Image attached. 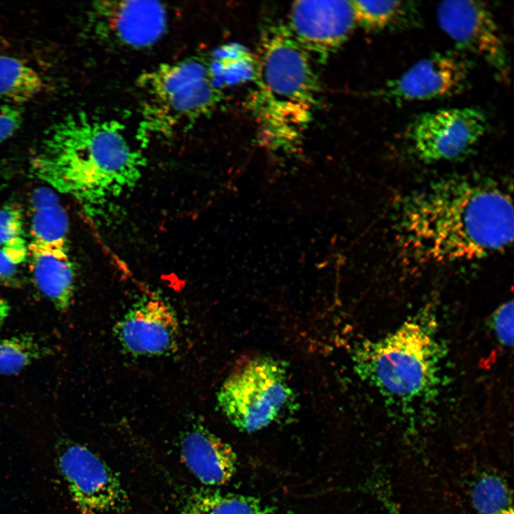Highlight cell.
<instances>
[{
    "label": "cell",
    "mask_w": 514,
    "mask_h": 514,
    "mask_svg": "<svg viewBox=\"0 0 514 514\" xmlns=\"http://www.w3.org/2000/svg\"><path fill=\"white\" fill-rule=\"evenodd\" d=\"M509 189L490 178L441 179L406 196L396 227L401 246L422 263L480 260L513 239Z\"/></svg>",
    "instance_id": "cell-1"
},
{
    "label": "cell",
    "mask_w": 514,
    "mask_h": 514,
    "mask_svg": "<svg viewBox=\"0 0 514 514\" xmlns=\"http://www.w3.org/2000/svg\"><path fill=\"white\" fill-rule=\"evenodd\" d=\"M143 166L121 124L84 112L53 124L31 160L34 176L72 197L91 220L136 185Z\"/></svg>",
    "instance_id": "cell-2"
},
{
    "label": "cell",
    "mask_w": 514,
    "mask_h": 514,
    "mask_svg": "<svg viewBox=\"0 0 514 514\" xmlns=\"http://www.w3.org/2000/svg\"><path fill=\"white\" fill-rule=\"evenodd\" d=\"M255 80L250 104L263 139L277 146L297 142L311 119L317 83L309 56L286 26L263 35Z\"/></svg>",
    "instance_id": "cell-3"
},
{
    "label": "cell",
    "mask_w": 514,
    "mask_h": 514,
    "mask_svg": "<svg viewBox=\"0 0 514 514\" xmlns=\"http://www.w3.org/2000/svg\"><path fill=\"white\" fill-rule=\"evenodd\" d=\"M351 356L359 377L383 396L412 403L435 388L443 353L433 321L421 315L381 339L360 343Z\"/></svg>",
    "instance_id": "cell-4"
},
{
    "label": "cell",
    "mask_w": 514,
    "mask_h": 514,
    "mask_svg": "<svg viewBox=\"0 0 514 514\" xmlns=\"http://www.w3.org/2000/svg\"><path fill=\"white\" fill-rule=\"evenodd\" d=\"M145 132L168 133L208 114L221 99L208 65L194 59L163 64L143 73Z\"/></svg>",
    "instance_id": "cell-5"
},
{
    "label": "cell",
    "mask_w": 514,
    "mask_h": 514,
    "mask_svg": "<svg viewBox=\"0 0 514 514\" xmlns=\"http://www.w3.org/2000/svg\"><path fill=\"white\" fill-rule=\"evenodd\" d=\"M217 400L228 420L248 433L267 427L296 405L286 363L267 356L253 358L232 372Z\"/></svg>",
    "instance_id": "cell-6"
},
{
    "label": "cell",
    "mask_w": 514,
    "mask_h": 514,
    "mask_svg": "<svg viewBox=\"0 0 514 514\" xmlns=\"http://www.w3.org/2000/svg\"><path fill=\"white\" fill-rule=\"evenodd\" d=\"M488 124L473 107L450 108L418 116L409 126L407 139L413 153L427 163L461 158L485 135Z\"/></svg>",
    "instance_id": "cell-7"
},
{
    "label": "cell",
    "mask_w": 514,
    "mask_h": 514,
    "mask_svg": "<svg viewBox=\"0 0 514 514\" xmlns=\"http://www.w3.org/2000/svg\"><path fill=\"white\" fill-rule=\"evenodd\" d=\"M57 463L69 494L81 514L119 512L127 495L114 471L86 447L71 442L58 448Z\"/></svg>",
    "instance_id": "cell-8"
},
{
    "label": "cell",
    "mask_w": 514,
    "mask_h": 514,
    "mask_svg": "<svg viewBox=\"0 0 514 514\" xmlns=\"http://www.w3.org/2000/svg\"><path fill=\"white\" fill-rule=\"evenodd\" d=\"M436 14L440 28L459 48L481 58L498 76H507L505 44L494 16L484 3L445 1L439 4Z\"/></svg>",
    "instance_id": "cell-9"
},
{
    "label": "cell",
    "mask_w": 514,
    "mask_h": 514,
    "mask_svg": "<svg viewBox=\"0 0 514 514\" xmlns=\"http://www.w3.org/2000/svg\"><path fill=\"white\" fill-rule=\"evenodd\" d=\"M89 19L98 38L131 49L152 46L168 25L166 8L156 1H96Z\"/></svg>",
    "instance_id": "cell-10"
},
{
    "label": "cell",
    "mask_w": 514,
    "mask_h": 514,
    "mask_svg": "<svg viewBox=\"0 0 514 514\" xmlns=\"http://www.w3.org/2000/svg\"><path fill=\"white\" fill-rule=\"evenodd\" d=\"M470 70L469 61L462 54L434 53L388 81L378 94L396 103L453 96L468 86Z\"/></svg>",
    "instance_id": "cell-11"
},
{
    "label": "cell",
    "mask_w": 514,
    "mask_h": 514,
    "mask_svg": "<svg viewBox=\"0 0 514 514\" xmlns=\"http://www.w3.org/2000/svg\"><path fill=\"white\" fill-rule=\"evenodd\" d=\"M356 23L351 1H298L287 29L308 54L325 61L346 41Z\"/></svg>",
    "instance_id": "cell-12"
},
{
    "label": "cell",
    "mask_w": 514,
    "mask_h": 514,
    "mask_svg": "<svg viewBox=\"0 0 514 514\" xmlns=\"http://www.w3.org/2000/svg\"><path fill=\"white\" fill-rule=\"evenodd\" d=\"M121 347L131 355L161 356L177 348L179 323L176 312L158 297L136 303L114 328Z\"/></svg>",
    "instance_id": "cell-13"
},
{
    "label": "cell",
    "mask_w": 514,
    "mask_h": 514,
    "mask_svg": "<svg viewBox=\"0 0 514 514\" xmlns=\"http://www.w3.org/2000/svg\"><path fill=\"white\" fill-rule=\"evenodd\" d=\"M181 453L186 465L204 485H224L236 470L237 456L231 445L201 425L185 433Z\"/></svg>",
    "instance_id": "cell-14"
},
{
    "label": "cell",
    "mask_w": 514,
    "mask_h": 514,
    "mask_svg": "<svg viewBox=\"0 0 514 514\" xmlns=\"http://www.w3.org/2000/svg\"><path fill=\"white\" fill-rule=\"evenodd\" d=\"M28 250L36 288L58 311H66L74 295L76 276L68 243L31 241Z\"/></svg>",
    "instance_id": "cell-15"
},
{
    "label": "cell",
    "mask_w": 514,
    "mask_h": 514,
    "mask_svg": "<svg viewBox=\"0 0 514 514\" xmlns=\"http://www.w3.org/2000/svg\"><path fill=\"white\" fill-rule=\"evenodd\" d=\"M30 213L32 241L67 243L68 215L54 190L44 186L36 188L31 197Z\"/></svg>",
    "instance_id": "cell-16"
},
{
    "label": "cell",
    "mask_w": 514,
    "mask_h": 514,
    "mask_svg": "<svg viewBox=\"0 0 514 514\" xmlns=\"http://www.w3.org/2000/svg\"><path fill=\"white\" fill-rule=\"evenodd\" d=\"M182 514H271V508L253 496L206 488L189 496Z\"/></svg>",
    "instance_id": "cell-17"
},
{
    "label": "cell",
    "mask_w": 514,
    "mask_h": 514,
    "mask_svg": "<svg viewBox=\"0 0 514 514\" xmlns=\"http://www.w3.org/2000/svg\"><path fill=\"white\" fill-rule=\"evenodd\" d=\"M41 75L23 61L0 55V101L9 104L26 102L45 89Z\"/></svg>",
    "instance_id": "cell-18"
},
{
    "label": "cell",
    "mask_w": 514,
    "mask_h": 514,
    "mask_svg": "<svg viewBox=\"0 0 514 514\" xmlns=\"http://www.w3.org/2000/svg\"><path fill=\"white\" fill-rule=\"evenodd\" d=\"M356 23L371 31H382L411 23L416 11L405 1H351Z\"/></svg>",
    "instance_id": "cell-19"
},
{
    "label": "cell",
    "mask_w": 514,
    "mask_h": 514,
    "mask_svg": "<svg viewBox=\"0 0 514 514\" xmlns=\"http://www.w3.org/2000/svg\"><path fill=\"white\" fill-rule=\"evenodd\" d=\"M49 348L41 344L29 333L19 334L0 341V374L14 375L34 361L49 355Z\"/></svg>",
    "instance_id": "cell-20"
},
{
    "label": "cell",
    "mask_w": 514,
    "mask_h": 514,
    "mask_svg": "<svg viewBox=\"0 0 514 514\" xmlns=\"http://www.w3.org/2000/svg\"><path fill=\"white\" fill-rule=\"evenodd\" d=\"M471 499L478 514H514L507 483L495 474H483L475 482Z\"/></svg>",
    "instance_id": "cell-21"
},
{
    "label": "cell",
    "mask_w": 514,
    "mask_h": 514,
    "mask_svg": "<svg viewBox=\"0 0 514 514\" xmlns=\"http://www.w3.org/2000/svg\"><path fill=\"white\" fill-rule=\"evenodd\" d=\"M28 256V246L24 238L0 246V284L17 285V269Z\"/></svg>",
    "instance_id": "cell-22"
},
{
    "label": "cell",
    "mask_w": 514,
    "mask_h": 514,
    "mask_svg": "<svg viewBox=\"0 0 514 514\" xmlns=\"http://www.w3.org/2000/svg\"><path fill=\"white\" fill-rule=\"evenodd\" d=\"M24 217L21 210L14 205L0 208V246L23 238Z\"/></svg>",
    "instance_id": "cell-23"
},
{
    "label": "cell",
    "mask_w": 514,
    "mask_h": 514,
    "mask_svg": "<svg viewBox=\"0 0 514 514\" xmlns=\"http://www.w3.org/2000/svg\"><path fill=\"white\" fill-rule=\"evenodd\" d=\"M493 327L498 341L505 346L513 343V303L512 301L500 305L493 316Z\"/></svg>",
    "instance_id": "cell-24"
},
{
    "label": "cell",
    "mask_w": 514,
    "mask_h": 514,
    "mask_svg": "<svg viewBox=\"0 0 514 514\" xmlns=\"http://www.w3.org/2000/svg\"><path fill=\"white\" fill-rule=\"evenodd\" d=\"M23 111L14 104H0V143L11 137L21 127Z\"/></svg>",
    "instance_id": "cell-25"
},
{
    "label": "cell",
    "mask_w": 514,
    "mask_h": 514,
    "mask_svg": "<svg viewBox=\"0 0 514 514\" xmlns=\"http://www.w3.org/2000/svg\"><path fill=\"white\" fill-rule=\"evenodd\" d=\"M380 497L390 514H402L395 503H394L393 500H391L389 497H387V495L383 493V495H381Z\"/></svg>",
    "instance_id": "cell-26"
},
{
    "label": "cell",
    "mask_w": 514,
    "mask_h": 514,
    "mask_svg": "<svg viewBox=\"0 0 514 514\" xmlns=\"http://www.w3.org/2000/svg\"><path fill=\"white\" fill-rule=\"evenodd\" d=\"M10 312V306L4 298H0V326L4 323Z\"/></svg>",
    "instance_id": "cell-27"
}]
</instances>
